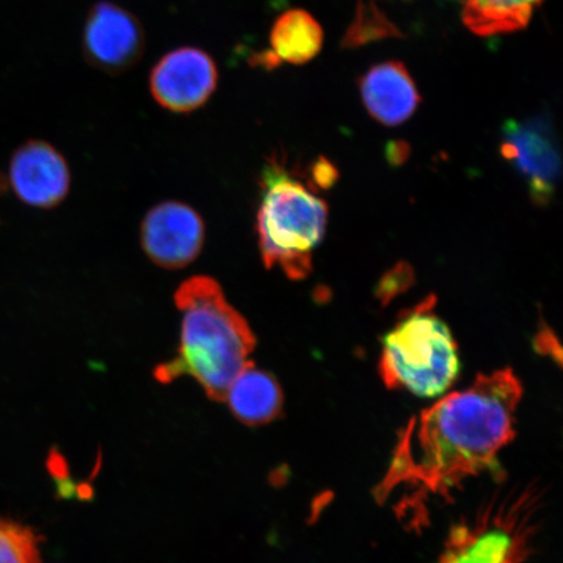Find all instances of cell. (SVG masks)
<instances>
[{
	"label": "cell",
	"instance_id": "8",
	"mask_svg": "<svg viewBox=\"0 0 563 563\" xmlns=\"http://www.w3.org/2000/svg\"><path fill=\"white\" fill-rule=\"evenodd\" d=\"M217 84L216 62L197 47H180L166 54L151 74L154 100L179 114L202 108L213 96Z\"/></svg>",
	"mask_w": 563,
	"mask_h": 563
},
{
	"label": "cell",
	"instance_id": "2",
	"mask_svg": "<svg viewBox=\"0 0 563 563\" xmlns=\"http://www.w3.org/2000/svg\"><path fill=\"white\" fill-rule=\"evenodd\" d=\"M175 305L181 312L180 347L172 361L157 365L154 377L172 384L191 376L210 399L224 402L231 384L251 363L255 334L213 278L196 276L183 282Z\"/></svg>",
	"mask_w": 563,
	"mask_h": 563
},
{
	"label": "cell",
	"instance_id": "16",
	"mask_svg": "<svg viewBox=\"0 0 563 563\" xmlns=\"http://www.w3.org/2000/svg\"><path fill=\"white\" fill-rule=\"evenodd\" d=\"M534 349H537L541 355L551 356L561 364L560 342L548 327L543 325L539 330L537 338H534Z\"/></svg>",
	"mask_w": 563,
	"mask_h": 563
},
{
	"label": "cell",
	"instance_id": "15",
	"mask_svg": "<svg viewBox=\"0 0 563 563\" xmlns=\"http://www.w3.org/2000/svg\"><path fill=\"white\" fill-rule=\"evenodd\" d=\"M40 545L31 527L0 519V563H40Z\"/></svg>",
	"mask_w": 563,
	"mask_h": 563
},
{
	"label": "cell",
	"instance_id": "6",
	"mask_svg": "<svg viewBox=\"0 0 563 563\" xmlns=\"http://www.w3.org/2000/svg\"><path fill=\"white\" fill-rule=\"evenodd\" d=\"M82 48L89 65L104 74H124L143 58L144 30L131 12L117 4L100 2L87 18Z\"/></svg>",
	"mask_w": 563,
	"mask_h": 563
},
{
	"label": "cell",
	"instance_id": "11",
	"mask_svg": "<svg viewBox=\"0 0 563 563\" xmlns=\"http://www.w3.org/2000/svg\"><path fill=\"white\" fill-rule=\"evenodd\" d=\"M227 400L231 413L244 426L260 427L282 417L284 391L272 373L251 362L231 384Z\"/></svg>",
	"mask_w": 563,
	"mask_h": 563
},
{
	"label": "cell",
	"instance_id": "1",
	"mask_svg": "<svg viewBox=\"0 0 563 563\" xmlns=\"http://www.w3.org/2000/svg\"><path fill=\"white\" fill-rule=\"evenodd\" d=\"M523 387L511 368L478 375L466 390L449 394L399 432L389 466L373 495L397 499L400 517L418 525L427 504L448 501L470 477L489 471L516 435Z\"/></svg>",
	"mask_w": 563,
	"mask_h": 563
},
{
	"label": "cell",
	"instance_id": "10",
	"mask_svg": "<svg viewBox=\"0 0 563 563\" xmlns=\"http://www.w3.org/2000/svg\"><path fill=\"white\" fill-rule=\"evenodd\" d=\"M361 93L368 114L389 126L407 122L421 101L417 84L400 62H385L372 67L363 76Z\"/></svg>",
	"mask_w": 563,
	"mask_h": 563
},
{
	"label": "cell",
	"instance_id": "4",
	"mask_svg": "<svg viewBox=\"0 0 563 563\" xmlns=\"http://www.w3.org/2000/svg\"><path fill=\"white\" fill-rule=\"evenodd\" d=\"M434 305L433 297L421 301L400 316L384 336L378 372L389 389L432 398L445 393L460 376V350Z\"/></svg>",
	"mask_w": 563,
	"mask_h": 563
},
{
	"label": "cell",
	"instance_id": "14",
	"mask_svg": "<svg viewBox=\"0 0 563 563\" xmlns=\"http://www.w3.org/2000/svg\"><path fill=\"white\" fill-rule=\"evenodd\" d=\"M514 552L516 543L504 531L456 532L453 543L438 563H514Z\"/></svg>",
	"mask_w": 563,
	"mask_h": 563
},
{
	"label": "cell",
	"instance_id": "13",
	"mask_svg": "<svg viewBox=\"0 0 563 563\" xmlns=\"http://www.w3.org/2000/svg\"><path fill=\"white\" fill-rule=\"evenodd\" d=\"M544 0H461L463 24L481 37L525 30Z\"/></svg>",
	"mask_w": 563,
	"mask_h": 563
},
{
	"label": "cell",
	"instance_id": "3",
	"mask_svg": "<svg viewBox=\"0 0 563 563\" xmlns=\"http://www.w3.org/2000/svg\"><path fill=\"white\" fill-rule=\"evenodd\" d=\"M328 206L312 189L272 159L262 173L257 234L267 269L278 267L292 280L313 271V252L328 224Z\"/></svg>",
	"mask_w": 563,
	"mask_h": 563
},
{
	"label": "cell",
	"instance_id": "9",
	"mask_svg": "<svg viewBox=\"0 0 563 563\" xmlns=\"http://www.w3.org/2000/svg\"><path fill=\"white\" fill-rule=\"evenodd\" d=\"M12 191L26 206L53 209L70 188L67 161L46 141L31 140L13 153L10 165Z\"/></svg>",
	"mask_w": 563,
	"mask_h": 563
},
{
	"label": "cell",
	"instance_id": "12",
	"mask_svg": "<svg viewBox=\"0 0 563 563\" xmlns=\"http://www.w3.org/2000/svg\"><path fill=\"white\" fill-rule=\"evenodd\" d=\"M323 45V30L319 21L305 10H290L277 19L271 33L272 51L263 55V65L277 63L306 65L319 55Z\"/></svg>",
	"mask_w": 563,
	"mask_h": 563
},
{
	"label": "cell",
	"instance_id": "7",
	"mask_svg": "<svg viewBox=\"0 0 563 563\" xmlns=\"http://www.w3.org/2000/svg\"><path fill=\"white\" fill-rule=\"evenodd\" d=\"M206 224L197 211L179 201H165L147 211L141 223V245L151 262L181 269L199 257Z\"/></svg>",
	"mask_w": 563,
	"mask_h": 563
},
{
	"label": "cell",
	"instance_id": "5",
	"mask_svg": "<svg viewBox=\"0 0 563 563\" xmlns=\"http://www.w3.org/2000/svg\"><path fill=\"white\" fill-rule=\"evenodd\" d=\"M501 154L525 179L537 206L551 202L558 191L561 156L553 126L543 117L517 121L503 126Z\"/></svg>",
	"mask_w": 563,
	"mask_h": 563
}]
</instances>
